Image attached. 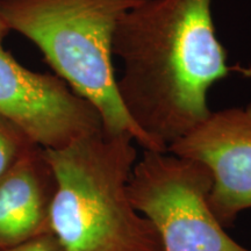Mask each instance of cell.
<instances>
[{"instance_id": "obj_4", "label": "cell", "mask_w": 251, "mask_h": 251, "mask_svg": "<svg viewBox=\"0 0 251 251\" xmlns=\"http://www.w3.org/2000/svg\"><path fill=\"white\" fill-rule=\"evenodd\" d=\"M211 188L201 163L150 150L128 184L131 203L155 227L163 251H251L226 233L209 205Z\"/></svg>"}, {"instance_id": "obj_9", "label": "cell", "mask_w": 251, "mask_h": 251, "mask_svg": "<svg viewBox=\"0 0 251 251\" xmlns=\"http://www.w3.org/2000/svg\"><path fill=\"white\" fill-rule=\"evenodd\" d=\"M0 251H63V249L54 234L51 231H46L23 243Z\"/></svg>"}, {"instance_id": "obj_3", "label": "cell", "mask_w": 251, "mask_h": 251, "mask_svg": "<svg viewBox=\"0 0 251 251\" xmlns=\"http://www.w3.org/2000/svg\"><path fill=\"white\" fill-rule=\"evenodd\" d=\"M143 1L0 0V18L35 43L57 76L97 109L105 133L129 134L143 150L161 151L126 111L112 61L119 21Z\"/></svg>"}, {"instance_id": "obj_2", "label": "cell", "mask_w": 251, "mask_h": 251, "mask_svg": "<svg viewBox=\"0 0 251 251\" xmlns=\"http://www.w3.org/2000/svg\"><path fill=\"white\" fill-rule=\"evenodd\" d=\"M134 142L102 129L42 149L54 179L49 228L63 251H163L155 227L130 201Z\"/></svg>"}, {"instance_id": "obj_1", "label": "cell", "mask_w": 251, "mask_h": 251, "mask_svg": "<svg viewBox=\"0 0 251 251\" xmlns=\"http://www.w3.org/2000/svg\"><path fill=\"white\" fill-rule=\"evenodd\" d=\"M118 92L135 125L168 151L211 114L207 94L235 67L216 36L212 0H146L119 21Z\"/></svg>"}, {"instance_id": "obj_5", "label": "cell", "mask_w": 251, "mask_h": 251, "mask_svg": "<svg viewBox=\"0 0 251 251\" xmlns=\"http://www.w3.org/2000/svg\"><path fill=\"white\" fill-rule=\"evenodd\" d=\"M0 18V117L34 146L59 149L102 130L99 113L58 76L27 70L6 51Z\"/></svg>"}, {"instance_id": "obj_8", "label": "cell", "mask_w": 251, "mask_h": 251, "mask_svg": "<svg viewBox=\"0 0 251 251\" xmlns=\"http://www.w3.org/2000/svg\"><path fill=\"white\" fill-rule=\"evenodd\" d=\"M34 146L4 118L0 117V176L20 158V156Z\"/></svg>"}, {"instance_id": "obj_6", "label": "cell", "mask_w": 251, "mask_h": 251, "mask_svg": "<svg viewBox=\"0 0 251 251\" xmlns=\"http://www.w3.org/2000/svg\"><path fill=\"white\" fill-rule=\"evenodd\" d=\"M169 152L201 163L212 177L208 200L224 227L251 208V102L211 112Z\"/></svg>"}, {"instance_id": "obj_7", "label": "cell", "mask_w": 251, "mask_h": 251, "mask_svg": "<svg viewBox=\"0 0 251 251\" xmlns=\"http://www.w3.org/2000/svg\"><path fill=\"white\" fill-rule=\"evenodd\" d=\"M52 192L54 179L42 149L31 146L0 176V250L50 231Z\"/></svg>"}]
</instances>
